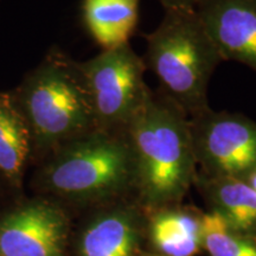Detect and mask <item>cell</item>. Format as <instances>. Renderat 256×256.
<instances>
[{"mask_svg": "<svg viewBox=\"0 0 256 256\" xmlns=\"http://www.w3.org/2000/svg\"><path fill=\"white\" fill-rule=\"evenodd\" d=\"M244 180L247 182V183L250 185V186L256 191V170H255L254 172H252V174H249L248 177L244 179Z\"/></svg>", "mask_w": 256, "mask_h": 256, "instance_id": "2e32d148", "label": "cell"}, {"mask_svg": "<svg viewBox=\"0 0 256 256\" xmlns=\"http://www.w3.org/2000/svg\"><path fill=\"white\" fill-rule=\"evenodd\" d=\"M32 136L16 96L0 92V171L18 182L30 152Z\"/></svg>", "mask_w": 256, "mask_h": 256, "instance_id": "4fadbf2b", "label": "cell"}, {"mask_svg": "<svg viewBox=\"0 0 256 256\" xmlns=\"http://www.w3.org/2000/svg\"><path fill=\"white\" fill-rule=\"evenodd\" d=\"M56 194L108 204L134 192L132 150L124 132L95 130L60 146L46 171Z\"/></svg>", "mask_w": 256, "mask_h": 256, "instance_id": "277c9868", "label": "cell"}, {"mask_svg": "<svg viewBox=\"0 0 256 256\" xmlns=\"http://www.w3.org/2000/svg\"><path fill=\"white\" fill-rule=\"evenodd\" d=\"M68 223L46 202L18 208L0 220V256H63Z\"/></svg>", "mask_w": 256, "mask_h": 256, "instance_id": "52a82bcc", "label": "cell"}, {"mask_svg": "<svg viewBox=\"0 0 256 256\" xmlns=\"http://www.w3.org/2000/svg\"><path fill=\"white\" fill-rule=\"evenodd\" d=\"M194 10L223 60L256 72V0H198Z\"/></svg>", "mask_w": 256, "mask_h": 256, "instance_id": "ba28073f", "label": "cell"}, {"mask_svg": "<svg viewBox=\"0 0 256 256\" xmlns=\"http://www.w3.org/2000/svg\"><path fill=\"white\" fill-rule=\"evenodd\" d=\"M209 211L232 228L256 240V191L246 180L208 177L198 172L194 186Z\"/></svg>", "mask_w": 256, "mask_h": 256, "instance_id": "8fae6325", "label": "cell"}, {"mask_svg": "<svg viewBox=\"0 0 256 256\" xmlns=\"http://www.w3.org/2000/svg\"><path fill=\"white\" fill-rule=\"evenodd\" d=\"M145 222L146 212L136 200L112 202L86 228L81 256H142Z\"/></svg>", "mask_w": 256, "mask_h": 256, "instance_id": "9c48e42d", "label": "cell"}, {"mask_svg": "<svg viewBox=\"0 0 256 256\" xmlns=\"http://www.w3.org/2000/svg\"><path fill=\"white\" fill-rule=\"evenodd\" d=\"M17 100L38 146H63L96 130L78 63L60 54H52L28 76Z\"/></svg>", "mask_w": 256, "mask_h": 256, "instance_id": "3957f363", "label": "cell"}, {"mask_svg": "<svg viewBox=\"0 0 256 256\" xmlns=\"http://www.w3.org/2000/svg\"><path fill=\"white\" fill-rule=\"evenodd\" d=\"M203 247L209 256H256V240L238 232L212 211H204Z\"/></svg>", "mask_w": 256, "mask_h": 256, "instance_id": "5bb4252c", "label": "cell"}, {"mask_svg": "<svg viewBox=\"0 0 256 256\" xmlns=\"http://www.w3.org/2000/svg\"><path fill=\"white\" fill-rule=\"evenodd\" d=\"M145 212L147 252L162 256H196L204 252V211L180 203Z\"/></svg>", "mask_w": 256, "mask_h": 256, "instance_id": "30bf717a", "label": "cell"}, {"mask_svg": "<svg viewBox=\"0 0 256 256\" xmlns=\"http://www.w3.org/2000/svg\"><path fill=\"white\" fill-rule=\"evenodd\" d=\"M198 172L244 180L256 170V121L209 107L188 118Z\"/></svg>", "mask_w": 256, "mask_h": 256, "instance_id": "8992f818", "label": "cell"}, {"mask_svg": "<svg viewBox=\"0 0 256 256\" xmlns=\"http://www.w3.org/2000/svg\"><path fill=\"white\" fill-rule=\"evenodd\" d=\"M165 11L170 10H192L196 8L198 0H158Z\"/></svg>", "mask_w": 256, "mask_h": 256, "instance_id": "9a60e30c", "label": "cell"}, {"mask_svg": "<svg viewBox=\"0 0 256 256\" xmlns=\"http://www.w3.org/2000/svg\"><path fill=\"white\" fill-rule=\"evenodd\" d=\"M142 256H162V255H158V254H154V252H142Z\"/></svg>", "mask_w": 256, "mask_h": 256, "instance_id": "e0dca14e", "label": "cell"}, {"mask_svg": "<svg viewBox=\"0 0 256 256\" xmlns=\"http://www.w3.org/2000/svg\"><path fill=\"white\" fill-rule=\"evenodd\" d=\"M95 118L96 130L124 132L150 89L145 82V60L130 43L102 50L78 63Z\"/></svg>", "mask_w": 256, "mask_h": 256, "instance_id": "5b68a950", "label": "cell"}, {"mask_svg": "<svg viewBox=\"0 0 256 256\" xmlns=\"http://www.w3.org/2000/svg\"><path fill=\"white\" fill-rule=\"evenodd\" d=\"M146 66L162 92L188 115L209 108L210 80L223 62L196 10H170L146 36Z\"/></svg>", "mask_w": 256, "mask_h": 256, "instance_id": "7a4b0ae2", "label": "cell"}, {"mask_svg": "<svg viewBox=\"0 0 256 256\" xmlns=\"http://www.w3.org/2000/svg\"><path fill=\"white\" fill-rule=\"evenodd\" d=\"M124 133L138 203L146 211L183 203L198 174L188 115L164 92L150 90Z\"/></svg>", "mask_w": 256, "mask_h": 256, "instance_id": "6da1fadb", "label": "cell"}, {"mask_svg": "<svg viewBox=\"0 0 256 256\" xmlns=\"http://www.w3.org/2000/svg\"><path fill=\"white\" fill-rule=\"evenodd\" d=\"M140 0H83V19L104 50L130 43L136 31Z\"/></svg>", "mask_w": 256, "mask_h": 256, "instance_id": "7c38bea8", "label": "cell"}]
</instances>
